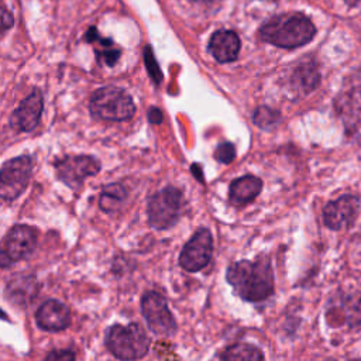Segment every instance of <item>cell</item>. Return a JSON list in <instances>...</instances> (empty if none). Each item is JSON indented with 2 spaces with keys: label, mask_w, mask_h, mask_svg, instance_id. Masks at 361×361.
Masks as SVG:
<instances>
[{
  "label": "cell",
  "mask_w": 361,
  "mask_h": 361,
  "mask_svg": "<svg viewBox=\"0 0 361 361\" xmlns=\"http://www.w3.org/2000/svg\"><path fill=\"white\" fill-rule=\"evenodd\" d=\"M93 117L111 121L128 120L135 113L133 99L120 87L106 86L97 89L89 103Z\"/></svg>",
  "instance_id": "obj_4"
},
{
  "label": "cell",
  "mask_w": 361,
  "mask_h": 361,
  "mask_svg": "<svg viewBox=\"0 0 361 361\" xmlns=\"http://www.w3.org/2000/svg\"><path fill=\"white\" fill-rule=\"evenodd\" d=\"M316 34L314 24L310 18L300 13L279 14L268 20L259 30L264 41L279 48H298L309 41Z\"/></svg>",
  "instance_id": "obj_2"
},
{
  "label": "cell",
  "mask_w": 361,
  "mask_h": 361,
  "mask_svg": "<svg viewBox=\"0 0 361 361\" xmlns=\"http://www.w3.org/2000/svg\"><path fill=\"white\" fill-rule=\"evenodd\" d=\"M104 344L116 358L135 361L148 353L151 340L138 323L113 324L106 330Z\"/></svg>",
  "instance_id": "obj_3"
},
{
  "label": "cell",
  "mask_w": 361,
  "mask_h": 361,
  "mask_svg": "<svg viewBox=\"0 0 361 361\" xmlns=\"http://www.w3.org/2000/svg\"><path fill=\"white\" fill-rule=\"evenodd\" d=\"M252 120L261 128H271L279 121V113L267 106H262L255 110Z\"/></svg>",
  "instance_id": "obj_20"
},
{
  "label": "cell",
  "mask_w": 361,
  "mask_h": 361,
  "mask_svg": "<svg viewBox=\"0 0 361 361\" xmlns=\"http://www.w3.org/2000/svg\"><path fill=\"white\" fill-rule=\"evenodd\" d=\"M144 56H145V66L151 75V78L154 79L155 83H159L161 79H162V75H161V71L158 68V65L155 63V58L151 52V48H145V52H144Z\"/></svg>",
  "instance_id": "obj_24"
},
{
  "label": "cell",
  "mask_w": 361,
  "mask_h": 361,
  "mask_svg": "<svg viewBox=\"0 0 361 361\" xmlns=\"http://www.w3.org/2000/svg\"><path fill=\"white\" fill-rule=\"evenodd\" d=\"M42 111V96L39 90L31 92L20 106L13 111L10 117V124L18 131H31L37 127Z\"/></svg>",
  "instance_id": "obj_13"
},
{
  "label": "cell",
  "mask_w": 361,
  "mask_h": 361,
  "mask_svg": "<svg viewBox=\"0 0 361 361\" xmlns=\"http://www.w3.org/2000/svg\"><path fill=\"white\" fill-rule=\"evenodd\" d=\"M360 89V93H361V87H358Z\"/></svg>",
  "instance_id": "obj_30"
},
{
  "label": "cell",
  "mask_w": 361,
  "mask_h": 361,
  "mask_svg": "<svg viewBox=\"0 0 361 361\" xmlns=\"http://www.w3.org/2000/svg\"><path fill=\"white\" fill-rule=\"evenodd\" d=\"M31 159L28 157H17L3 164L0 175V195L8 202L14 200L25 189L31 175Z\"/></svg>",
  "instance_id": "obj_9"
},
{
  "label": "cell",
  "mask_w": 361,
  "mask_h": 361,
  "mask_svg": "<svg viewBox=\"0 0 361 361\" xmlns=\"http://www.w3.org/2000/svg\"><path fill=\"white\" fill-rule=\"evenodd\" d=\"M319 82H320V75L313 62L300 63L295 69L292 76V83L300 93L312 92L314 87H317Z\"/></svg>",
  "instance_id": "obj_18"
},
{
  "label": "cell",
  "mask_w": 361,
  "mask_h": 361,
  "mask_svg": "<svg viewBox=\"0 0 361 361\" xmlns=\"http://www.w3.org/2000/svg\"><path fill=\"white\" fill-rule=\"evenodd\" d=\"M13 24V16L7 11L6 6L1 7V28L7 30Z\"/></svg>",
  "instance_id": "obj_26"
},
{
  "label": "cell",
  "mask_w": 361,
  "mask_h": 361,
  "mask_svg": "<svg viewBox=\"0 0 361 361\" xmlns=\"http://www.w3.org/2000/svg\"><path fill=\"white\" fill-rule=\"evenodd\" d=\"M35 323L47 331H61L71 324V312L62 302L49 299L35 312Z\"/></svg>",
  "instance_id": "obj_12"
},
{
  "label": "cell",
  "mask_w": 361,
  "mask_h": 361,
  "mask_svg": "<svg viewBox=\"0 0 361 361\" xmlns=\"http://www.w3.org/2000/svg\"><path fill=\"white\" fill-rule=\"evenodd\" d=\"M182 192L168 186L155 193L148 202V221L157 230H165L176 224L182 213Z\"/></svg>",
  "instance_id": "obj_5"
},
{
  "label": "cell",
  "mask_w": 361,
  "mask_h": 361,
  "mask_svg": "<svg viewBox=\"0 0 361 361\" xmlns=\"http://www.w3.org/2000/svg\"><path fill=\"white\" fill-rule=\"evenodd\" d=\"M148 118H149V121H151V123L158 124V123H161V121H162V113H161L158 109L152 107V109L148 111Z\"/></svg>",
  "instance_id": "obj_27"
},
{
  "label": "cell",
  "mask_w": 361,
  "mask_h": 361,
  "mask_svg": "<svg viewBox=\"0 0 361 361\" xmlns=\"http://www.w3.org/2000/svg\"><path fill=\"white\" fill-rule=\"evenodd\" d=\"M44 361H76L75 353L72 350H52L47 354Z\"/></svg>",
  "instance_id": "obj_25"
},
{
  "label": "cell",
  "mask_w": 361,
  "mask_h": 361,
  "mask_svg": "<svg viewBox=\"0 0 361 361\" xmlns=\"http://www.w3.org/2000/svg\"><path fill=\"white\" fill-rule=\"evenodd\" d=\"M192 1H199V3H212V1H216V0H192Z\"/></svg>",
  "instance_id": "obj_28"
},
{
  "label": "cell",
  "mask_w": 361,
  "mask_h": 361,
  "mask_svg": "<svg viewBox=\"0 0 361 361\" xmlns=\"http://www.w3.org/2000/svg\"><path fill=\"white\" fill-rule=\"evenodd\" d=\"M360 200L353 195H344L329 202L323 209V221L330 230H343L350 227L358 213Z\"/></svg>",
  "instance_id": "obj_11"
},
{
  "label": "cell",
  "mask_w": 361,
  "mask_h": 361,
  "mask_svg": "<svg viewBox=\"0 0 361 361\" xmlns=\"http://www.w3.org/2000/svg\"><path fill=\"white\" fill-rule=\"evenodd\" d=\"M221 361H264L259 347L250 343H234L220 353Z\"/></svg>",
  "instance_id": "obj_17"
},
{
  "label": "cell",
  "mask_w": 361,
  "mask_h": 361,
  "mask_svg": "<svg viewBox=\"0 0 361 361\" xmlns=\"http://www.w3.org/2000/svg\"><path fill=\"white\" fill-rule=\"evenodd\" d=\"M234 155H235V151H234V145L230 144V142H223L220 144L216 151H214V157L219 162H223V164H228L234 159Z\"/></svg>",
  "instance_id": "obj_23"
},
{
  "label": "cell",
  "mask_w": 361,
  "mask_h": 361,
  "mask_svg": "<svg viewBox=\"0 0 361 361\" xmlns=\"http://www.w3.org/2000/svg\"><path fill=\"white\" fill-rule=\"evenodd\" d=\"M347 309L350 324H360L361 326V295H354L347 299Z\"/></svg>",
  "instance_id": "obj_22"
},
{
  "label": "cell",
  "mask_w": 361,
  "mask_h": 361,
  "mask_svg": "<svg viewBox=\"0 0 361 361\" xmlns=\"http://www.w3.org/2000/svg\"><path fill=\"white\" fill-rule=\"evenodd\" d=\"M209 51L219 62H233L240 52V38L234 31L219 30L209 41Z\"/></svg>",
  "instance_id": "obj_15"
},
{
  "label": "cell",
  "mask_w": 361,
  "mask_h": 361,
  "mask_svg": "<svg viewBox=\"0 0 361 361\" xmlns=\"http://www.w3.org/2000/svg\"><path fill=\"white\" fill-rule=\"evenodd\" d=\"M38 293V283L34 275L18 274L8 279L6 285V296L17 306H28Z\"/></svg>",
  "instance_id": "obj_14"
},
{
  "label": "cell",
  "mask_w": 361,
  "mask_h": 361,
  "mask_svg": "<svg viewBox=\"0 0 361 361\" xmlns=\"http://www.w3.org/2000/svg\"><path fill=\"white\" fill-rule=\"evenodd\" d=\"M56 176L72 189L80 188L87 176L99 172V162L89 155H69L55 162Z\"/></svg>",
  "instance_id": "obj_10"
},
{
  "label": "cell",
  "mask_w": 361,
  "mask_h": 361,
  "mask_svg": "<svg viewBox=\"0 0 361 361\" xmlns=\"http://www.w3.org/2000/svg\"><path fill=\"white\" fill-rule=\"evenodd\" d=\"M97 41L102 45V49H97V55L100 58V61H103L106 65L111 66L116 63V61L120 56V49L113 48V42L110 39H104V38H97Z\"/></svg>",
  "instance_id": "obj_21"
},
{
  "label": "cell",
  "mask_w": 361,
  "mask_h": 361,
  "mask_svg": "<svg viewBox=\"0 0 361 361\" xmlns=\"http://www.w3.org/2000/svg\"><path fill=\"white\" fill-rule=\"evenodd\" d=\"M226 279L234 293L245 302H262L274 293V271L267 255L254 261L241 259L228 265Z\"/></svg>",
  "instance_id": "obj_1"
},
{
  "label": "cell",
  "mask_w": 361,
  "mask_h": 361,
  "mask_svg": "<svg viewBox=\"0 0 361 361\" xmlns=\"http://www.w3.org/2000/svg\"><path fill=\"white\" fill-rule=\"evenodd\" d=\"M213 255V237L207 228H199L183 245L179 254V265L188 272L203 269Z\"/></svg>",
  "instance_id": "obj_8"
},
{
  "label": "cell",
  "mask_w": 361,
  "mask_h": 361,
  "mask_svg": "<svg viewBox=\"0 0 361 361\" xmlns=\"http://www.w3.org/2000/svg\"><path fill=\"white\" fill-rule=\"evenodd\" d=\"M141 313L149 330L157 336L169 337L176 333V320L162 293L157 290L145 292L141 298Z\"/></svg>",
  "instance_id": "obj_6"
},
{
  "label": "cell",
  "mask_w": 361,
  "mask_h": 361,
  "mask_svg": "<svg viewBox=\"0 0 361 361\" xmlns=\"http://www.w3.org/2000/svg\"><path fill=\"white\" fill-rule=\"evenodd\" d=\"M265 1H275V0H265Z\"/></svg>",
  "instance_id": "obj_29"
},
{
  "label": "cell",
  "mask_w": 361,
  "mask_h": 361,
  "mask_svg": "<svg viewBox=\"0 0 361 361\" xmlns=\"http://www.w3.org/2000/svg\"><path fill=\"white\" fill-rule=\"evenodd\" d=\"M262 182L254 175H245L233 180L230 186V202L235 206H243L252 202L261 192Z\"/></svg>",
  "instance_id": "obj_16"
},
{
  "label": "cell",
  "mask_w": 361,
  "mask_h": 361,
  "mask_svg": "<svg viewBox=\"0 0 361 361\" xmlns=\"http://www.w3.org/2000/svg\"><path fill=\"white\" fill-rule=\"evenodd\" d=\"M37 245V233L27 224H16L3 240L1 268H7L11 262L28 258Z\"/></svg>",
  "instance_id": "obj_7"
},
{
  "label": "cell",
  "mask_w": 361,
  "mask_h": 361,
  "mask_svg": "<svg viewBox=\"0 0 361 361\" xmlns=\"http://www.w3.org/2000/svg\"><path fill=\"white\" fill-rule=\"evenodd\" d=\"M126 196H127V190L121 185H118V183L107 185L103 189L100 199H99L100 209L106 213L116 212L120 207V204L124 202Z\"/></svg>",
  "instance_id": "obj_19"
}]
</instances>
